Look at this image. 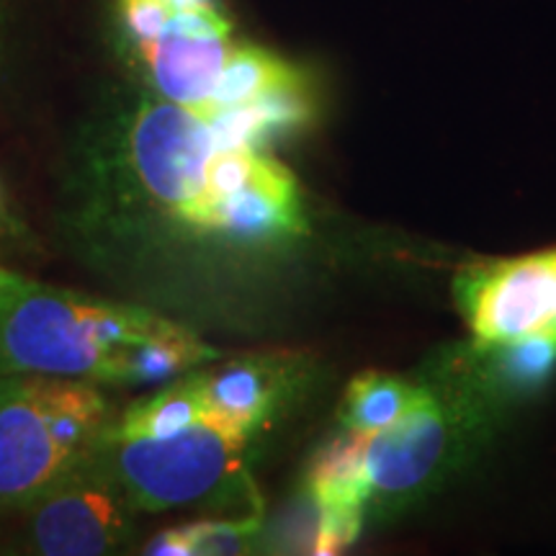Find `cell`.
Instances as JSON below:
<instances>
[{
    "label": "cell",
    "instance_id": "obj_14",
    "mask_svg": "<svg viewBox=\"0 0 556 556\" xmlns=\"http://www.w3.org/2000/svg\"><path fill=\"white\" fill-rule=\"evenodd\" d=\"M433 400L426 389H417L409 381L387 377V374H364L348 387L343 400V422L356 433H377L402 417Z\"/></svg>",
    "mask_w": 556,
    "mask_h": 556
},
{
    "label": "cell",
    "instance_id": "obj_20",
    "mask_svg": "<svg viewBox=\"0 0 556 556\" xmlns=\"http://www.w3.org/2000/svg\"><path fill=\"white\" fill-rule=\"evenodd\" d=\"M176 9H199V5H217V0H173Z\"/></svg>",
    "mask_w": 556,
    "mask_h": 556
},
{
    "label": "cell",
    "instance_id": "obj_15",
    "mask_svg": "<svg viewBox=\"0 0 556 556\" xmlns=\"http://www.w3.org/2000/svg\"><path fill=\"white\" fill-rule=\"evenodd\" d=\"M296 80H302V75L276 54L258 47H232L214 88L206 119H212L219 109L242 106Z\"/></svg>",
    "mask_w": 556,
    "mask_h": 556
},
{
    "label": "cell",
    "instance_id": "obj_13",
    "mask_svg": "<svg viewBox=\"0 0 556 556\" xmlns=\"http://www.w3.org/2000/svg\"><path fill=\"white\" fill-rule=\"evenodd\" d=\"M219 358V351L208 348L193 332L168 323L142 343L129 345L122 361V384H157L180 377L204 361Z\"/></svg>",
    "mask_w": 556,
    "mask_h": 556
},
{
    "label": "cell",
    "instance_id": "obj_4",
    "mask_svg": "<svg viewBox=\"0 0 556 556\" xmlns=\"http://www.w3.org/2000/svg\"><path fill=\"white\" fill-rule=\"evenodd\" d=\"M217 150L212 124L168 99L144 101L129 122L127 152L144 193L186 227L206 201V165Z\"/></svg>",
    "mask_w": 556,
    "mask_h": 556
},
{
    "label": "cell",
    "instance_id": "obj_3",
    "mask_svg": "<svg viewBox=\"0 0 556 556\" xmlns=\"http://www.w3.org/2000/svg\"><path fill=\"white\" fill-rule=\"evenodd\" d=\"M248 441L214 422H199L157 441H122L103 433L96 454L135 510L212 507L232 510V516H261V497L245 464Z\"/></svg>",
    "mask_w": 556,
    "mask_h": 556
},
{
    "label": "cell",
    "instance_id": "obj_5",
    "mask_svg": "<svg viewBox=\"0 0 556 556\" xmlns=\"http://www.w3.org/2000/svg\"><path fill=\"white\" fill-rule=\"evenodd\" d=\"M29 510L31 546L47 556L114 554L127 544L135 528V505L96 454V446Z\"/></svg>",
    "mask_w": 556,
    "mask_h": 556
},
{
    "label": "cell",
    "instance_id": "obj_12",
    "mask_svg": "<svg viewBox=\"0 0 556 556\" xmlns=\"http://www.w3.org/2000/svg\"><path fill=\"white\" fill-rule=\"evenodd\" d=\"M199 422H206L204 389L199 374H189L170 381L150 397L137 400L124 409L122 420L114 428H106V433L122 441H137V438L157 441V438L184 433Z\"/></svg>",
    "mask_w": 556,
    "mask_h": 556
},
{
    "label": "cell",
    "instance_id": "obj_8",
    "mask_svg": "<svg viewBox=\"0 0 556 556\" xmlns=\"http://www.w3.org/2000/svg\"><path fill=\"white\" fill-rule=\"evenodd\" d=\"M309 500L317 510L312 552L336 554L353 544L371 500L364 475V435L348 430L319 451L309 469Z\"/></svg>",
    "mask_w": 556,
    "mask_h": 556
},
{
    "label": "cell",
    "instance_id": "obj_16",
    "mask_svg": "<svg viewBox=\"0 0 556 556\" xmlns=\"http://www.w3.org/2000/svg\"><path fill=\"white\" fill-rule=\"evenodd\" d=\"M184 528L191 556L245 554L261 531V516H229L219 520H199Z\"/></svg>",
    "mask_w": 556,
    "mask_h": 556
},
{
    "label": "cell",
    "instance_id": "obj_6",
    "mask_svg": "<svg viewBox=\"0 0 556 556\" xmlns=\"http://www.w3.org/2000/svg\"><path fill=\"white\" fill-rule=\"evenodd\" d=\"M456 299L482 345L556 336V250L464 268Z\"/></svg>",
    "mask_w": 556,
    "mask_h": 556
},
{
    "label": "cell",
    "instance_id": "obj_9",
    "mask_svg": "<svg viewBox=\"0 0 556 556\" xmlns=\"http://www.w3.org/2000/svg\"><path fill=\"white\" fill-rule=\"evenodd\" d=\"M364 435V475L374 495H405L433 475L446 451V420L430 400L400 422Z\"/></svg>",
    "mask_w": 556,
    "mask_h": 556
},
{
    "label": "cell",
    "instance_id": "obj_17",
    "mask_svg": "<svg viewBox=\"0 0 556 556\" xmlns=\"http://www.w3.org/2000/svg\"><path fill=\"white\" fill-rule=\"evenodd\" d=\"M500 348H503L500 366L505 377L518 384H536L548 377L556 364V336H528Z\"/></svg>",
    "mask_w": 556,
    "mask_h": 556
},
{
    "label": "cell",
    "instance_id": "obj_10",
    "mask_svg": "<svg viewBox=\"0 0 556 556\" xmlns=\"http://www.w3.org/2000/svg\"><path fill=\"white\" fill-rule=\"evenodd\" d=\"M197 229L225 232L242 240H274L304 232L299 191L291 173L263 155L261 168L245 189L212 201L201 212Z\"/></svg>",
    "mask_w": 556,
    "mask_h": 556
},
{
    "label": "cell",
    "instance_id": "obj_11",
    "mask_svg": "<svg viewBox=\"0 0 556 556\" xmlns=\"http://www.w3.org/2000/svg\"><path fill=\"white\" fill-rule=\"evenodd\" d=\"M199 377L206 422L250 438L253 430L268 422V415L289 384V358H242Z\"/></svg>",
    "mask_w": 556,
    "mask_h": 556
},
{
    "label": "cell",
    "instance_id": "obj_2",
    "mask_svg": "<svg viewBox=\"0 0 556 556\" xmlns=\"http://www.w3.org/2000/svg\"><path fill=\"white\" fill-rule=\"evenodd\" d=\"M96 381L45 374L0 377V513L29 510L106 433Z\"/></svg>",
    "mask_w": 556,
    "mask_h": 556
},
{
    "label": "cell",
    "instance_id": "obj_7",
    "mask_svg": "<svg viewBox=\"0 0 556 556\" xmlns=\"http://www.w3.org/2000/svg\"><path fill=\"white\" fill-rule=\"evenodd\" d=\"M232 26L217 5L176 9L157 39L131 47L160 99L189 106L206 119L222 67L232 52Z\"/></svg>",
    "mask_w": 556,
    "mask_h": 556
},
{
    "label": "cell",
    "instance_id": "obj_18",
    "mask_svg": "<svg viewBox=\"0 0 556 556\" xmlns=\"http://www.w3.org/2000/svg\"><path fill=\"white\" fill-rule=\"evenodd\" d=\"M116 11H119L124 37L129 47H135L157 39L168 29L176 5L173 0H116Z\"/></svg>",
    "mask_w": 556,
    "mask_h": 556
},
{
    "label": "cell",
    "instance_id": "obj_1",
    "mask_svg": "<svg viewBox=\"0 0 556 556\" xmlns=\"http://www.w3.org/2000/svg\"><path fill=\"white\" fill-rule=\"evenodd\" d=\"M168 328L148 309L86 299L0 270V377L90 379L122 384L129 345Z\"/></svg>",
    "mask_w": 556,
    "mask_h": 556
},
{
    "label": "cell",
    "instance_id": "obj_19",
    "mask_svg": "<svg viewBox=\"0 0 556 556\" xmlns=\"http://www.w3.org/2000/svg\"><path fill=\"white\" fill-rule=\"evenodd\" d=\"M144 554L152 556H191L189 544H186L184 528H168V531H160L155 539L148 541Z\"/></svg>",
    "mask_w": 556,
    "mask_h": 556
}]
</instances>
